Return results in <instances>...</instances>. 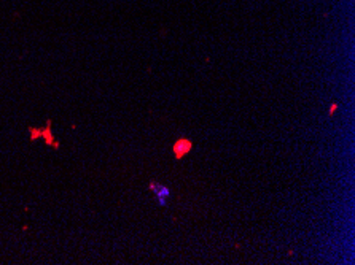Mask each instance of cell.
I'll use <instances>...</instances> for the list:
<instances>
[{
  "label": "cell",
  "mask_w": 355,
  "mask_h": 265,
  "mask_svg": "<svg viewBox=\"0 0 355 265\" xmlns=\"http://www.w3.org/2000/svg\"><path fill=\"white\" fill-rule=\"evenodd\" d=\"M150 189H152V191L157 194V197H158V202H159V205L161 207H166V205H168V199L171 197V191H169V188L168 186H164V185H159V183H150Z\"/></svg>",
  "instance_id": "obj_1"
},
{
  "label": "cell",
  "mask_w": 355,
  "mask_h": 265,
  "mask_svg": "<svg viewBox=\"0 0 355 265\" xmlns=\"http://www.w3.org/2000/svg\"><path fill=\"white\" fill-rule=\"evenodd\" d=\"M191 148H193V143L190 142V140L188 138H180V140H177L175 142V145H174V156L177 159H182L184 158V156H187L188 153H190L191 151Z\"/></svg>",
  "instance_id": "obj_2"
},
{
  "label": "cell",
  "mask_w": 355,
  "mask_h": 265,
  "mask_svg": "<svg viewBox=\"0 0 355 265\" xmlns=\"http://www.w3.org/2000/svg\"><path fill=\"white\" fill-rule=\"evenodd\" d=\"M336 111V105H331V108H330V115H333V113Z\"/></svg>",
  "instance_id": "obj_3"
}]
</instances>
